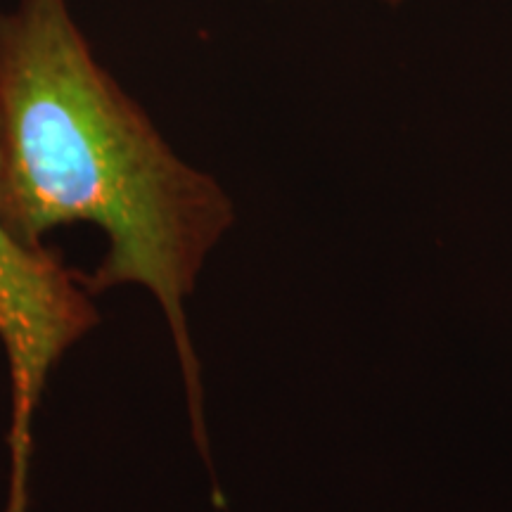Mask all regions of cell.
<instances>
[{"label": "cell", "instance_id": "cell-1", "mask_svg": "<svg viewBox=\"0 0 512 512\" xmlns=\"http://www.w3.org/2000/svg\"><path fill=\"white\" fill-rule=\"evenodd\" d=\"M0 211L12 233L46 245L53 228L93 223L105 256L93 294L136 285L155 299L181 366L195 446L209 463L200 361L185 302L233 223L214 178L192 169L95 62L64 0L0 12Z\"/></svg>", "mask_w": 512, "mask_h": 512}, {"label": "cell", "instance_id": "cell-2", "mask_svg": "<svg viewBox=\"0 0 512 512\" xmlns=\"http://www.w3.org/2000/svg\"><path fill=\"white\" fill-rule=\"evenodd\" d=\"M93 297L86 273L69 268L48 245L19 240L0 211V344L12 394L10 494L3 512H27L36 411L62 358L98 328Z\"/></svg>", "mask_w": 512, "mask_h": 512}, {"label": "cell", "instance_id": "cell-3", "mask_svg": "<svg viewBox=\"0 0 512 512\" xmlns=\"http://www.w3.org/2000/svg\"><path fill=\"white\" fill-rule=\"evenodd\" d=\"M389 3H399V0H389Z\"/></svg>", "mask_w": 512, "mask_h": 512}]
</instances>
